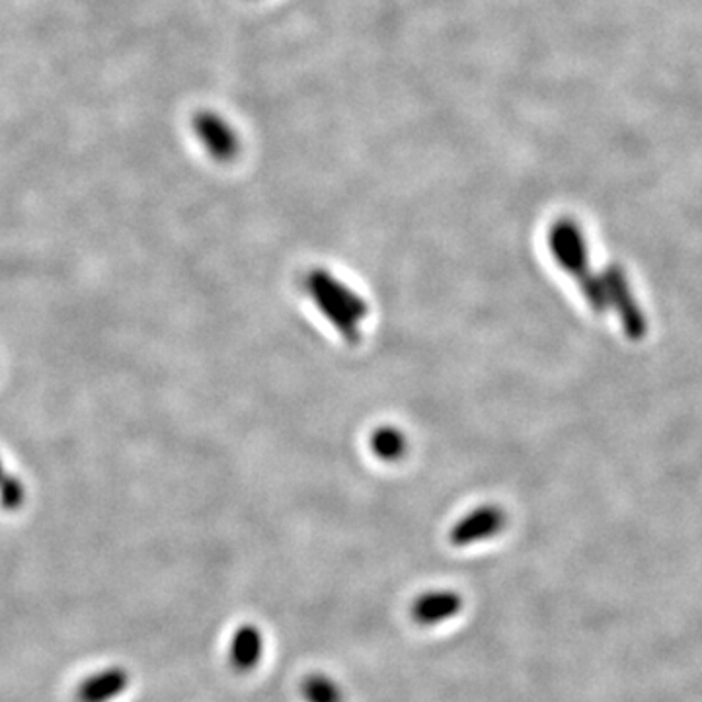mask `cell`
<instances>
[{
	"label": "cell",
	"mask_w": 702,
	"mask_h": 702,
	"mask_svg": "<svg viewBox=\"0 0 702 702\" xmlns=\"http://www.w3.org/2000/svg\"><path fill=\"white\" fill-rule=\"evenodd\" d=\"M369 445H371L372 455L389 463L404 457L407 453V440L395 428H379L377 432H372Z\"/></svg>",
	"instance_id": "cell-9"
},
{
	"label": "cell",
	"mask_w": 702,
	"mask_h": 702,
	"mask_svg": "<svg viewBox=\"0 0 702 702\" xmlns=\"http://www.w3.org/2000/svg\"><path fill=\"white\" fill-rule=\"evenodd\" d=\"M192 129L207 154L220 164L235 161L242 149L237 129L217 111H197L192 119Z\"/></svg>",
	"instance_id": "cell-3"
},
{
	"label": "cell",
	"mask_w": 702,
	"mask_h": 702,
	"mask_svg": "<svg viewBox=\"0 0 702 702\" xmlns=\"http://www.w3.org/2000/svg\"><path fill=\"white\" fill-rule=\"evenodd\" d=\"M128 689V673L123 669H102L78 687V702H110Z\"/></svg>",
	"instance_id": "cell-8"
},
{
	"label": "cell",
	"mask_w": 702,
	"mask_h": 702,
	"mask_svg": "<svg viewBox=\"0 0 702 702\" xmlns=\"http://www.w3.org/2000/svg\"><path fill=\"white\" fill-rule=\"evenodd\" d=\"M603 289L607 296V305L613 306L618 314V321L623 324V331L630 339H642L648 332V322L642 309L636 303L635 293L628 285L625 271L618 266H611L603 273Z\"/></svg>",
	"instance_id": "cell-4"
},
{
	"label": "cell",
	"mask_w": 702,
	"mask_h": 702,
	"mask_svg": "<svg viewBox=\"0 0 702 702\" xmlns=\"http://www.w3.org/2000/svg\"><path fill=\"white\" fill-rule=\"evenodd\" d=\"M504 527H506V514L496 506H484V508L474 509L471 514H466L451 529L449 541L458 549H463V547H471L474 542L496 537Z\"/></svg>",
	"instance_id": "cell-5"
},
{
	"label": "cell",
	"mask_w": 702,
	"mask_h": 702,
	"mask_svg": "<svg viewBox=\"0 0 702 702\" xmlns=\"http://www.w3.org/2000/svg\"><path fill=\"white\" fill-rule=\"evenodd\" d=\"M301 693L306 702H344V693L332 677L311 673L301 683Z\"/></svg>",
	"instance_id": "cell-10"
},
{
	"label": "cell",
	"mask_w": 702,
	"mask_h": 702,
	"mask_svg": "<svg viewBox=\"0 0 702 702\" xmlns=\"http://www.w3.org/2000/svg\"><path fill=\"white\" fill-rule=\"evenodd\" d=\"M463 611V597L451 590L428 592L420 595L412 605V617L418 625L435 626L449 618L457 617Z\"/></svg>",
	"instance_id": "cell-6"
},
{
	"label": "cell",
	"mask_w": 702,
	"mask_h": 702,
	"mask_svg": "<svg viewBox=\"0 0 702 702\" xmlns=\"http://www.w3.org/2000/svg\"><path fill=\"white\" fill-rule=\"evenodd\" d=\"M549 242L550 252L560 268L570 273L575 283H580L590 306L597 313H603L607 309V296H605L601 278H595L590 271L587 245H585L582 229L575 225L574 220H559L550 229Z\"/></svg>",
	"instance_id": "cell-2"
},
{
	"label": "cell",
	"mask_w": 702,
	"mask_h": 702,
	"mask_svg": "<svg viewBox=\"0 0 702 702\" xmlns=\"http://www.w3.org/2000/svg\"><path fill=\"white\" fill-rule=\"evenodd\" d=\"M263 654V636L255 625H242L230 638L229 660L237 671L255 669Z\"/></svg>",
	"instance_id": "cell-7"
},
{
	"label": "cell",
	"mask_w": 702,
	"mask_h": 702,
	"mask_svg": "<svg viewBox=\"0 0 702 702\" xmlns=\"http://www.w3.org/2000/svg\"><path fill=\"white\" fill-rule=\"evenodd\" d=\"M2 476H4V466H2V461H0V480H2Z\"/></svg>",
	"instance_id": "cell-12"
},
{
	"label": "cell",
	"mask_w": 702,
	"mask_h": 702,
	"mask_svg": "<svg viewBox=\"0 0 702 702\" xmlns=\"http://www.w3.org/2000/svg\"><path fill=\"white\" fill-rule=\"evenodd\" d=\"M26 499V488L18 476L4 474L0 480V506L7 511H17L24 506Z\"/></svg>",
	"instance_id": "cell-11"
},
{
	"label": "cell",
	"mask_w": 702,
	"mask_h": 702,
	"mask_svg": "<svg viewBox=\"0 0 702 702\" xmlns=\"http://www.w3.org/2000/svg\"><path fill=\"white\" fill-rule=\"evenodd\" d=\"M305 289L314 305L331 321L332 326L342 334V338L347 339L349 344H357L361 339L359 326L369 309L354 289L347 288L346 283L334 278L331 271L321 268L306 273Z\"/></svg>",
	"instance_id": "cell-1"
}]
</instances>
